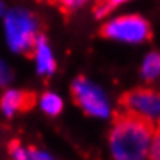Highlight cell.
Segmentation results:
<instances>
[{"instance_id":"8fae6325","label":"cell","mask_w":160,"mask_h":160,"mask_svg":"<svg viewBox=\"0 0 160 160\" xmlns=\"http://www.w3.org/2000/svg\"><path fill=\"white\" fill-rule=\"evenodd\" d=\"M11 81H12V70H11V67L5 61H0V87H6Z\"/></svg>"},{"instance_id":"6da1fadb","label":"cell","mask_w":160,"mask_h":160,"mask_svg":"<svg viewBox=\"0 0 160 160\" xmlns=\"http://www.w3.org/2000/svg\"><path fill=\"white\" fill-rule=\"evenodd\" d=\"M154 137L151 123L134 115L117 118L109 134V149L113 160H148Z\"/></svg>"},{"instance_id":"5b68a950","label":"cell","mask_w":160,"mask_h":160,"mask_svg":"<svg viewBox=\"0 0 160 160\" xmlns=\"http://www.w3.org/2000/svg\"><path fill=\"white\" fill-rule=\"evenodd\" d=\"M121 103L129 115L151 124L160 123V92L152 89H135L126 93Z\"/></svg>"},{"instance_id":"2e32d148","label":"cell","mask_w":160,"mask_h":160,"mask_svg":"<svg viewBox=\"0 0 160 160\" xmlns=\"http://www.w3.org/2000/svg\"><path fill=\"white\" fill-rule=\"evenodd\" d=\"M6 5H5V2L3 0H0V19H3V16L6 14Z\"/></svg>"},{"instance_id":"52a82bcc","label":"cell","mask_w":160,"mask_h":160,"mask_svg":"<svg viewBox=\"0 0 160 160\" xmlns=\"http://www.w3.org/2000/svg\"><path fill=\"white\" fill-rule=\"evenodd\" d=\"M33 97L16 89H8L0 98V109L6 117H12L20 110H25L31 106Z\"/></svg>"},{"instance_id":"277c9868","label":"cell","mask_w":160,"mask_h":160,"mask_svg":"<svg viewBox=\"0 0 160 160\" xmlns=\"http://www.w3.org/2000/svg\"><path fill=\"white\" fill-rule=\"evenodd\" d=\"M107 39L123 44H142L149 38V23L137 14L113 17L103 27Z\"/></svg>"},{"instance_id":"7c38bea8","label":"cell","mask_w":160,"mask_h":160,"mask_svg":"<svg viewBox=\"0 0 160 160\" xmlns=\"http://www.w3.org/2000/svg\"><path fill=\"white\" fill-rule=\"evenodd\" d=\"M148 160H160V134H154L152 137Z\"/></svg>"},{"instance_id":"4fadbf2b","label":"cell","mask_w":160,"mask_h":160,"mask_svg":"<svg viewBox=\"0 0 160 160\" xmlns=\"http://www.w3.org/2000/svg\"><path fill=\"white\" fill-rule=\"evenodd\" d=\"M53 2L58 3V5H61L65 9H78L82 5H86L89 0H53Z\"/></svg>"},{"instance_id":"ba28073f","label":"cell","mask_w":160,"mask_h":160,"mask_svg":"<svg viewBox=\"0 0 160 160\" xmlns=\"http://www.w3.org/2000/svg\"><path fill=\"white\" fill-rule=\"evenodd\" d=\"M9 156L12 160H58L44 149L23 146L20 143H12L9 146Z\"/></svg>"},{"instance_id":"9a60e30c","label":"cell","mask_w":160,"mask_h":160,"mask_svg":"<svg viewBox=\"0 0 160 160\" xmlns=\"http://www.w3.org/2000/svg\"><path fill=\"white\" fill-rule=\"evenodd\" d=\"M107 2L112 8H115V6H118V5H123V3H126V2H129V0H104Z\"/></svg>"},{"instance_id":"3957f363","label":"cell","mask_w":160,"mask_h":160,"mask_svg":"<svg viewBox=\"0 0 160 160\" xmlns=\"http://www.w3.org/2000/svg\"><path fill=\"white\" fill-rule=\"evenodd\" d=\"M75 103L84 113L93 118H107L110 115V101L106 92L87 78H78L72 84Z\"/></svg>"},{"instance_id":"30bf717a","label":"cell","mask_w":160,"mask_h":160,"mask_svg":"<svg viewBox=\"0 0 160 160\" xmlns=\"http://www.w3.org/2000/svg\"><path fill=\"white\" fill-rule=\"evenodd\" d=\"M39 107L42 109L44 113L50 115V117H56L62 112V107H64V103H62V98L54 93V92H47L41 97L39 100Z\"/></svg>"},{"instance_id":"8992f818","label":"cell","mask_w":160,"mask_h":160,"mask_svg":"<svg viewBox=\"0 0 160 160\" xmlns=\"http://www.w3.org/2000/svg\"><path fill=\"white\" fill-rule=\"evenodd\" d=\"M34 53V64H36V72L41 76H50L56 70V59H54L53 50L47 39L44 36H38L33 50Z\"/></svg>"},{"instance_id":"5bb4252c","label":"cell","mask_w":160,"mask_h":160,"mask_svg":"<svg viewBox=\"0 0 160 160\" xmlns=\"http://www.w3.org/2000/svg\"><path fill=\"white\" fill-rule=\"evenodd\" d=\"M110 11H112V6H110L107 2H104V0H101V2L97 5V8H95L97 17H104V16H107Z\"/></svg>"},{"instance_id":"7a4b0ae2","label":"cell","mask_w":160,"mask_h":160,"mask_svg":"<svg viewBox=\"0 0 160 160\" xmlns=\"http://www.w3.org/2000/svg\"><path fill=\"white\" fill-rule=\"evenodd\" d=\"M5 39L11 52L28 53L39 36V23L33 12L25 8L8 9L3 16Z\"/></svg>"},{"instance_id":"9c48e42d","label":"cell","mask_w":160,"mask_h":160,"mask_svg":"<svg viewBox=\"0 0 160 160\" xmlns=\"http://www.w3.org/2000/svg\"><path fill=\"white\" fill-rule=\"evenodd\" d=\"M142 78L145 81H157L160 79V53L152 52L145 56L140 68Z\"/></svg>"}]
</instances>
